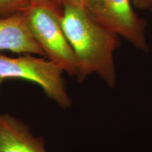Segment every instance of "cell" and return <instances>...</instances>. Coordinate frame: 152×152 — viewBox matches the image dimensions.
Returning a JSON list of instances; mask_svg holds the SVG:
<instances>
[{"label": "cell", "instance_id": "obj_4", "mask_svg": "<svg viewBox=\"0 0 152 152\" xmlns=\"http://www.w3.org/2000/svg\"><path fill=\"white\" fill-rule=\"evenodd\" d=\"M84 9L95 21L134 48L149 51L146 21L137 14L132 0H86Z\"/></svg>", "mask_w": 152, "mask_h": 152}, {"label": "cell", "instance_id": "obj_11", "mask_svg": "<svg viewBox=\"0 0 152 152\" xmlns=\"http://www.w3.org/2000/svg\"><path fill=\"white\" fill-rule=\"evenodd\" d=\"M3 81H4V79L1 78V77H0V86H1V83H2V82H3Z\"/></svg>", "mask_w": 152, "mask_h": 152}, {"label": "cell", "instance_id": "obj_1", "mask_svg": "<svg viewBox=\"0 0 152 152\" xmlns=\"http://www.w3.org/2000/svg\"><path fill=\"white\" fill-rule=\"evenodd\" d=\"M61 25L77 61V81L97 74L109 87L116 83L114 53L119 36L91 18L84 8L64 6Z\"/></svg>", "mask_w": 152, "mask_h": 152}, {"label": "cell", "instance_id": "obj_5", "mask_svg": "<svg viewBox=\"0 0 152 152\" xmlns=\"http://www.w3.org/2000/svg\"><path fill=\"white\" fill-rule=\"evenodd\" d=\"M0 50L45 56L28 28L25 14L0 16Z\"/></svg>", "mask_w": 152, "mask_h": 152}, {"label": "cell", "instance_id": "obj_3", "mask_svg": "<svg viewBox=\"0 0 152 152\" xmlns=\"http://www.w3.org/2000/svg\"><path fill=\"white\" fill-rule=\"evenodd\" d=\"M64 71L56 64L43 58L26 54L11 58L0 54V77L20 78L33 82L61 108L67 109L72 100L63 78Z\"/></svg>", "mask_w": 152, "mask_h": 152}, {"label": "cell", "instance_id": "obj_7", "mask_svg": "<svg viewBox=\"0 0 152 152\" xmlns=\"http://www.w3.org/2000/svg\"><path fill=\"white\" fill-rule=\"evenodd\" d=\"M35 0H0V16L26 14Z\"/></svg>", "mask_w": 152, "mask_h": 152}, {"label": "cell", "instance_id": "obj_10", "mask_svg": "<svg viewBox=\"0 0 152 152\" xmlns=\"http://www.w3.org/2000/svg\"><path fill=\"white\" fill-rule=\"evenodd\" d=\"M63 2H64V6L71 5L84 8L86 0H63Z\"/></svg>", "mask_w": 152, "mask_h": 152}, {"label": "cell", "instance_id": "obj_6", "mask_svg": "<svg viewBox=\"0 0 152 152\" xmlns=\"http://www.w3.org/2000/svg\"><path fill=\"white\" fill-rule=\"evenodd\" d=\"M45 141L29 127L8 113H0V152H47Z\"/></svg>", "mask_w": 152, "mask_h": 152}, {"label": "cell", "instance_id": "obj_12", "mask_svg": "<svg viewBox=\"0 0 152 152\" xmlns=\"http://www.w3.org/2000/svg\"><path fill=\"white\" fill-rule=\"evenodd\" d=\"M151 11H152V10H151Z\"/></svg>", "mask_w": 152, "mask_h": 152}, {"label": "cell", "instance_id": "obj_9", "mask_svg": "<svg viewBox=\"0 0 152 152\" xmlns=\"http://www.w3.org/2000/svg\"><path fill=\"white\" fill-rule=\"evenodd\" d=\"M136 9L152 10V0H132Z\"/></svg>", "mask_w": 152, "mask_h": 152}, {"label": "cell", "instance_id": "obj_2", "mask_svg": "<svg viewBox=\"0 0 152 152\" xmlns=\"http://www.w3.org/2000/svg\"><path fill=\"white\" fill-rule=\"evenodd\" d=\"M32 35L45 52L47 59L71 76L77 74V61L64 33L61 18L37 1L25 14Z\"/></svg>", "mask_w": 152, "mask_h": 152}, {"label": "cell", "instance_id": "obj_8", "mask_svg": "<svg viewBox=\"0 0 152 152\" xmlns=\"http://www.w3.org/2000/svg\"><path fill=\"white\" fill-rule=\"evenodd\" d=\"M35 1L51 9L61 18L62 17L64 9L63 0H35Z\"/></svg>", "mask_w": 152, "mask_h": 152}]
</instances>
